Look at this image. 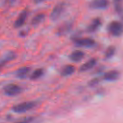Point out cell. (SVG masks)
I'll return each instance as SVG.
<instances>
[{
  "instance_id": "1",
  "label": "cell",
  "mask_w": 123,
  "mask_h": 123,
  "mask_svg": "<svg viewBox=\"0 0 123 123\" xmlns=\"http://www.w3.org/2000/svg\"><path fill=\"white\" fill-rule=\"evenodd\" d=\"M107 31L111 36L119 37L123 34V23L118 21H112L107 25Z\"/></svg>"
},
{
  "instance_id": "2",
  "label": "cell",
  "mask_w": 123,
  "mask_h": 123,
  "mask_svg": "<svg viewBox=\"0 0 123 123\" xmlns=\"http://www.w3.org/2000/svg\"><path fill=\"white\" fill-rule=\"evenodd\" d=\"M37 102L34 101L22 102L14 105L12 107V110L17 113H23L34 108L37 105Z\"/></svg>"
},
{
  "instance_id": "3",
  "label": "cell",
  "mask_w": 123,
  "mask_h": 123,
  "mask_svg": "<svg viewBox=\"0 0 123 123\" xmlns=\"http://www.w3.org/2000/svg\"><path fill=\"white\" fill-rule=\"evenodd\" d=\"M65 9V3L64 2H60L56 4L53 8L49 15L50 19L52 21H55L61 16Z\"/></svg>"
},
{
  "instance_id": "4",
  "label": "cell",
  "mask_w": 123,
  "mask_h": 123,
  "mask_svg": "<svg viewBox=\"0 0 123 123\" xmlns=\"http://www.w3.org/2000/svg\"><path fill=\"white\" fill-rule=\"evenodd\" d=\"M3 90L4 94L8 96H15L20 94L23 88L20 86L15 84H9L5 86Z\"/></svg>"
},
{
  "instance_id": "5",
  "label": "cell",
  "mask_w": 123,
  "mask_h": 123,
  "mask_svg": "<svg viewBox=\"0 0 123 123\" xmlns=\"http://www.w3.org/2000/svg\"><path fill=\"white\" fill-rule=\"evenodd\" d=\"M74 42L76 46L84 48H91L96 44L95 40L89 37L74 38Z\"/></svg>"
},
{
  "instance_id": "6",
  "label": "cell",
  "mask_w": 123,
  "mask_h": 123,
  "mask_svg": "<svg viewBox=\"0 0 123 123\" xmlns=\"http://www.w3.org/2000/svg\"><path fill=\"white\" fill-rule=\"evenodd\" d=\"M27 11L26 9L22 10L18 15L17 19L14 22L13 26L15 28H19L23 26L27 18Z\"/></svg>"
},
{
  "instance_id": "7",
  "label": "cell",
  "mask_w": 123,
  "mask_h": 123,
  "mask_svg": "<svg viewBox=\"0 0 123 123\" xmlns=\"http://www.w3.org/2000/svg\"><path fill=\"white\" fill-rule=\"evenodd\" d=\"M89 7L93 9L103 10L109 5V1L106 0H94L89 3Z\"/></svg>"
},
{
  "instance_id": "8",
  "label": "cell",
  "mask_w": 123,
  "mask_h": 123,
  "mask_svg": "<svg viewBox=\"0 0 123 123\" xmlns=\"http://www.w3.org/2000/svg\"><path fill=\"white\" fill-rule=\"evenodd\" d=\"M120 76V73L118 71L112 70L106 72L103 76V79L106 81H114L117 80Z\"/></svg>"
},
{
  "instance_id": "9",
  "label": "cell",
  "mask_w": 123,
  "mask_h": 123,
  "mask_svg": "<svg viewBox=\"0 0 123 123\" xmlns=\"http://www.w3.org/2000/svg\"><path fill=\"white\" fill-rule=\"evenodd\" d=\"M102 24L101 19L97 17L93 19L87 27L86 30L89 33H93L96 31L101 26Z\"/></svg>"
},
{
  "instance_id": "10",
  "label": "cell",
  "mask_w": 123,
  "mask_h": 123,
  "mask_svg": "<svg viewBox=\"0 0 123 123\" xmlns=\"http://www.w3.org/2000/svg\"><path fill=\"white\" fill-rule=\"evenodd\" d=\"M85 55V53L84 51L80 50H75L69 55V58L71 61L77 62L81 61Z\"/></svg>"
},
{
  "instance_id": "11",
  "label": "cell",
  "mask_w": 123,
  "mask_h": 123,
  "mask_svg": "<svg viewBox=\"0 0 123 123\" xmlns=\"http://www.w3.org/2000/svg\"><path fill=\"white\" fill-rule=\"evenodd\" d=\"M72 27V24L70 22H66L61 25L57 29L56 34L59 36L64 35L68 33Z\"/></svg>"
},
{
  "instance_id": "12",
  "label": "cell",
  "mask_w": 123,
  "mask_h": 123,
  "mask_svg": "<svg viewBox=\"0 0 123 123\" xmlns=\"http://www.w3.org/2000/svg\"><path fill=\"white\" fill-rule=\"evenodd\" d=\"M97 63V60L95 58H91L87 62L82 64L79 68V71L80 72L87 71L93 68Z\"/></svg>"
},
{
  "instance_id": "13",
  "label": "cell",
  "mask_w": 123,
  "mask_h": 123,
  "mask_svg": "<svg viewBox=\"0 0 123 123\" xmlns=\"http://www.w3.org/2000/svg\"><path fill=\"white\" fill-rule=\"evenodd\" d=\"M30 70V68L28 66L21 67L16 70L15 72L16 76L17 78L19 79H25L27 76Z\"/></svg>"
},
{
  "instance_id": "14",
  "label": "cell",
  "mask_w": 123,
  "mask_h": 123,
  "mask_svg": "<svg viewBox=\"0 0 123 123\" xmlns=\"http://www.w3.org/2000/svg\"><path fill=\"white\" fill-rule=\"evenodd\" d=\"M16 57L15 53L13 51H9L5 56L0 61V71L8 62L13 60Z\"/></svg>"
},
{
  "instance_id": "15",
  "label": "cell",
  "mask_w": 123,
  "mask_h": 123,
  "mask_svg": "<svg viewBox=\"0 0 123 123\" xmlns=\"http://www.w3.org/2000/svg\"><path fill=\"white\" fill-rule=\"evenodd\" d=\"M75 70V67L71 64H68L64 66L61 71V75L62 76H68L74 73Z\"/></svg>"
},
{
  "instance_id": "16",
  "label": "cell",
  "mask_w": 123,
  "mask_h": 123,
  "mask_svg": "<svg viewBox=\"0 0 123 123\" xmlns=\"http://www.w3.org/2000/svg\"><path fill=\"white\" fill-rule=\"evenodd\" d=\"M45 14L43 13H39L36 15L31 20V24L33 25H37L41 23L45 19Z\"/></svg>"
},
{
  "instance_id": "17",
  "label": "cell",
  "mask_w": 123,
  "mask_h": 123,
  "mask_svg": "<svg viewBox=\"0 0 123 123\" xmlns=\"http://www.w3.org/2000/svg\"><path fill=\"white\" fill-rule=\"evenodd\" d=\"M44 73L43 69L38 68L34 70L30 75V79L32 80H37L41 77Z\"/></svg>"
},
{
  "instance_id": "18",
  "label": "cell",
  "mask_w": 123,
  "mask_h": 123,
  "mask_svg": "<svg viewBox=\"0 0 123 123\" xmlns=\"http://www.w3.org/2000/svg\"><path fill=\"white\" fill-rule=\"evenodd\" d=\"M114 7L116 12L123 20V6L119 1H115L114 4Z\"/></svg>"
},
{
  "instance_id": "19",
  "label": "cell",
  "mask_w": 123,
  "mask_h": 123,
  "mask_svg": "<svg viewBox=\"0 0 123 123\" xmlns=\"http://www.w3.org/2000/svg\"><path fill=\"white\" fill-rule=\"evenodd\" d=\"M116 49L113 46H110L106 49L104 53V57L105 58L109 59L113 56L115 53Z\"/></svg>"
},
{
  "instance_id": "20",
  "label": "cell",
  "mask_w": 123,
  "mask_h": 123,
  "mask_svg": "<svg viewBox=\"0 0 123 123\" xmlns=\"http://www.w3.org/2000/svg\"><path fill=\"white\" fill-rule=\"evenodd\" d=\"M33 118L32 117H26L20 121H17L14 123H31L33 121Z\"/></svg>"
},
{
  "instance_id": "21",
  "label": "cell",
  "mask_w": 123,
  "mask_h": 123,
  "mask_svg": "<svg viewBox=\"0 0 123 123\" xmlns=\"http://www.w3.org/2000/svg\"><path fill=\"white\" fill-rule=\"evenodd\" d=\"M99 82V79L98 78H95L89 81L88 82V85L90 86H94L97 85Z\"/></svg>"
}]
</instances>
